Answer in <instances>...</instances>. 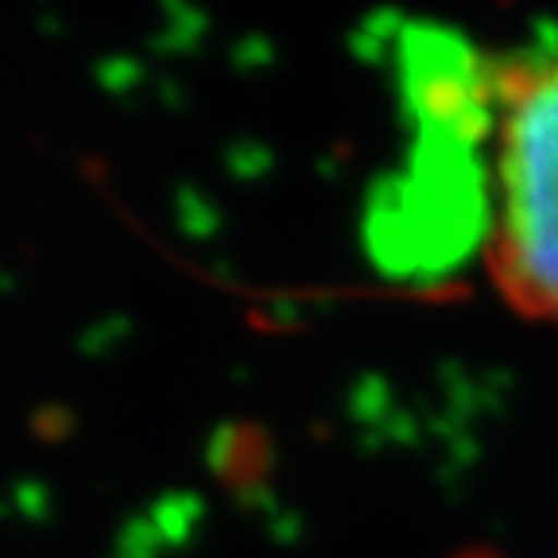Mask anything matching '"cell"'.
Here are the masks:
<instances>
[{"label":"cell","instance_id":"cell-1","mask_svg":"<svg viewBox=\"0 0 558 558\" xmlns=\"http://www.w3.org/2000/svg\"><path fill=\"white\" fill-rule=\"evenodd\" d=\"M488 271L512 311L558 323V54L493 62Z\"/></svg>","mask_w":558,"mask_h":558}]
</instances>
